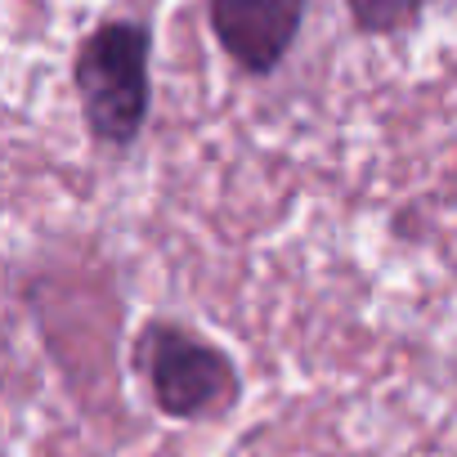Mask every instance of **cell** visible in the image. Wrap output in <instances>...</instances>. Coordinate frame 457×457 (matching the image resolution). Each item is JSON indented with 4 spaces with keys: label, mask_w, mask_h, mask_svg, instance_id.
<instances>
[{
    "label": "cell",
    "mask_w": 457,
    "mask_h": 457,
    "mask_svg": "<svg viewBox=\"0 0 457 457\" xmlns=\"http://www.w3.org/2000/svg\"><path fill=\"white\" fill-rule=\"evenodd\" d=\"M310 0H206L215 46L243 77H274L305 28Z\"/></svg>",
    "instance_id": "cell-3"
},
{
    "label": "cell",
    "mask_w": 457,
    "mask_h": 457,
    "mask_svg": "<svg viewBox=\"0 0 457 457\" xmlns=\"http://www.w3.org/2000/svg\"><path fill=\"white\" fill-rule=\"evenodd\" d=\"M135 372H139L153 408L170 421L220 417L243 395L234 354L170 319H153L135 337Z\"/></svg>",
    "instance_id": "cell-2"
},
{
    "label": "cell",
    "mask_w": 457,
    "mask_h": 457,
    "mask_svg": "<svg viewBox=\"0 0 457 457\" xmlns=\"http://www.w3.org/2000/svg\"><path fill=\"white\" fill-rule=\"evenodd\" d=\"M72 90L90 139L130 153L153 112V28L139 19L95 23L72 59Z\"/></svg>",
    "instance_id": "cell-1"
},
{
    "label": "cell",
    "mask_w": 457,
    "mask_h": 457,
    "mask_svg": "<svg viewBox=\"0 0 457 457\" xmlns=\"http://www.w3.org/2000/svg\"><path fill=\"white\" fill-rule=\"evenodd\" d=\"M345 5H350V23L363 37H399L421 19L426 0H345Z\"/></svg>",
    "instance_id": "cell-4"
}]
</instances>
